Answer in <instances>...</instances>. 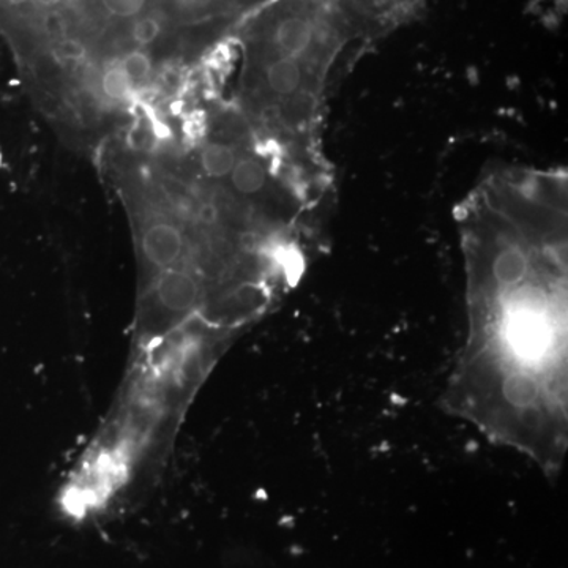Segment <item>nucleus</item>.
I'll return each mask as SVG.
<instances>
[{
  "mask_svg": "<svg viewBox=\"0 0 568 568\" xmlns=\"http://www.w3.org/2000/svg\"><path fill=\"white\" fill-rule=\"evenodd\" d=\"M141 248L153 267L168 271L185 252V235L178 224L168 220H155L142 231Z\"/></svg>",
  "mask_w": 568,
  "mask_h": 568,
  "instance_id": "obj_1",
  "label": "nucleus"
},
{
  "mask_svg": "<svg viewBox=\"0 0 568 568\" xmlns=\"http://www.w3.org/2000/svg\"><path fill=\"white\" fill-rule=\"evenodd\" d=\"M200 295V284L186 272L168 268L155 283V301L171 313L190 312Z\"/></svg>",
  "mask_w": 568,
  "mask_h": 568,
  "instance_id": "obj_2",
  "label": "nucleus"
},
{
  "mask_svg": "<svg viewBox=\"0 0 568 568\" xmlns=\"http://www.w3.org/2000/svg\"><path fill=\"white\" fill-rule=\"evenodd\" d=\"M231 189L245 197L263 194L268 189L271 171L256 155H239L233 171L227 175Z\"/></svg>",
  "mask_w": 568,
  "mask_h": 568,
  "instance_id": "obj_3",
  "label": "nucleus"
},
{
  "mask_svg": "<svg viewBox=\"0 0 568 568\" xmlns=\"http://www.w3.org/2000/svg\"><path fill=\"white\" fill-rule=\"evenodd\" d=\"M239 152L226 142H207L200 153L201 170L211 179H226L237 162Z\"/></svg>",
  "mask_w": 568,
  "mask_h": 568,
  "instance_id": "obj_4",
  "label": "nucleus"
},
{
  "mask_svg": "<svg viewBox=\"0 0 568 568\" xmlns=\"http://www.w3.org/2000/svg\"><path fill=\"white\" fill-rule=\"evenodd\" d=\"M100 85H102L104 97L114 100V102L129 100L134 88L129 74L122 69L121 62L112 63V65L106 67V70L103 71Z\"/></svg>",
  "mask_w": 568,
  "mask_h": 568,
  "instance_id": "obj_5",
  "label": "nucleus"
},
{
  "mask_svg": "<svg viewBox=\"0 0 568 568\" xmlns=\"http://www.w3.org/2000/svg\"><path fill=\"white\" fill-rule=\"evenodd\" d=\"M122 69L129 74L133 84H141L148 81L152 74V59L145 51L136 50L123 55Z\"/></svg>",
  "mask_w": 568,
  "mask_h": 568,
  "instance_id": "obj_6",
  "label": "nucleus"
},
{
  "mask_svg": "<svg viewBox=\"0 0 568 568\" xmlns=\"http://www.w3.org/2000/svg\"><path fill=\"white\" fill-rule=\"evenodd\" d=\"M160 33H162V24L155 17H142L134 21L132 39L138 47H149L159 39Z\"/></svg>",
  "mask_w": 568,
  "mask_h": 568,
  "instance_id": "obj_7",
  "label": "nucleus"
},
{
  "mask_svg": "<svg viewBox=\"0 0 568 568\" xmlns=\"http://www.w3.org/2000/svg\"><path fill=\"white\" fill-rule=\"evenodd\" d=\"M54 52L63 62L81 63L88 58V48L81 40L63 37L54 44Z\"/></svg>",
  "mask_w": 568,
  "mask_h": 568,
  "instance_id": "obj_8",
  "label": "nucleus"
},
{
  "mask_svg": "<svg viewBox=\"0 0 568 568\" xmlns=\"http://www.w3.org/2000/svg\"><path fill=\"white\" fill-rule=\"evenodd\" d=\"M148 0H102L104 9L112 17L134 18L141 13Z\"/></svg>",
  "mask_w": 568,
  "mask_h": 568,
  "instance_id": "obj_9",
  "label": "nucleus"
},
{
  "mask_svg": "<svg viewBox=\"0 0 568 568\" xmlns=\"http://www.w3.org/2000/svg\"><path fill=\"white\" fill-rule=\"evenodd\" d=\"M222 209L219 207L213 201H204L197 205L196 212H194V216H196L197 222L203 224V226L213 227L216 224L222 222Z\"/></svg>",
  "mask_w": 568,
  "mask_h": 568,
  "instance_id": "obj_10",
  "label": "nucleus"
},
{
  "mask_svg": "<svg viewBox=\"0 0 568 568\" xmlns=\"http://www.w3.org/2000/svg\"><path fill=\"white\" fill-rule=\"evenodd\" d=\"M44 29L50 36L61 37L63 39V32H65V22H63L61 14L48 13L44 17Z\"/></svg>",
  "mask_w": 568,
  "mask_h": 568,
  "instance_id": "obj_11",
  "label": "nucleus"
},
{
  "mask_svg": "<svg viewBox=\"0 0 568 568\" xmlns=\"http://www.w3.org/2000/svg\"><path fill=\"white\" fill-rule=\"evenodd\" d=\"M36 2L41 7H47V9H50V7L59 6L62 0H36Z\"/></svg>",
  "mask_w": 568,
  "mask_h": 568,
  "instance_id": "obj_12",
  "label": "nucleus"
},
{
  "mask_svg": "<svg viewBox=\"0 0 568 568\" xmlns=\"http://www.w3.org/2000/svg\"><path fill=\"white\" fill-rule=\"evenodd\" d=\"M3 2L9 3L10 7H20L24 6L29 0H3Z\"/></svg>",
  "mask_w": 568,
  "mask_h": 568,
  "instance_id": "obj_13",
  "label": "nucleus"
},
{
  "mask_svg": "<svg viewBox=\"0 0 568 568\" xmlns=\"http://www.w3.org/2000/svg\"><path fill=\"white\" fill-rule=\"evenodd\" d=\"M207 2V0H183V3H200Z\"/></svg>",
  "mask_w": 568,
  "mask_h": 568,
  "instance_id": "obj_14",
  "label": "nucleus"
}]
</instances>
